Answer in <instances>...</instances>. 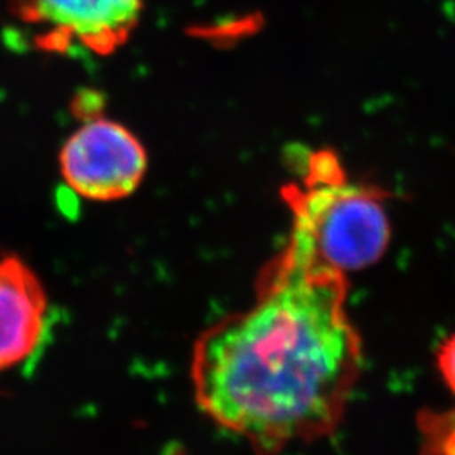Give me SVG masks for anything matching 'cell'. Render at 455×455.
Masks as SVG:
<instances>
[{
	"instance_id": "obj_1",
	"label": "cell",
	"mask_w": 455,
	"mask_h": 455,
	"mask_svg": "<svg viewBox=\"0 0 455 455\" xmlns=\"http://www.w3.org/2000/svg\"><path fill=\"white\" fill-rule=\"evenodd\" d=\"M341 272L289 244L265 265L251 307L196 341V402L259 455L332 434L361 371V339Z\"/></svg>"
},
{
	"instance_id": "obj_2",
	"label": "cell",
	"mask_w": 455,
	"mask_h": 455,
	"mask_svg": "<svg viewBox=\"0 0 455 455\" xmlns=\"http://www.w3.org/2000/svg\"><path fill=\"white\" fill-rule=\"evenodd\" d=\"M385 197L378 188L346 180L336 156L314 154L302 184L283 189L292 212L287 244L307 260L344 275L368 268L390 244Z\"/></svg>"
},
{
	"instance_id": "obj_3",
	"label": "cell",
	"mask_w": 455,
	"mask_h": 455,
	"mask_svg": "<svg viewBox=\"0 0 455 455\" xmlns=\"http://www.w3.org/2000/svg\"><path fill=\"white\" fill-rule=\"evenodd\" d=\"M60 171L76 195L92 201H118L133 195L146 178V147L122 124L83 120L60 152Z\"/></svg>"
},
{
	"instance_id": "obj_4",
	"label": "cell",
	"mask_w": 455,
	"mask_h": 455,
	"mask_svg": "<svg viewBox=\"0 0 455 455\" xmlns=\"http://www.w3.org/2000/svg\"><path fill=\"white\" fill-rule=\"evenodd\" d=\"M14 12L39 31L41 48L108 56L129 41L142 0H16Z\"/></svg>"
},
{
	"instance_id": "obj_5",
	"label": "cell",
	"mask_w": 455,
	"mask_h": 455,
	"mask_svg": "<svg viewBox=\"0 0 455 455\" xmlns=\"http://www.w3.org/2000/svg\"><path fill=\"white\" fill-rule=\"evenodd\" d=\"M48 297L33 268L0 259V373L31 356L44 332Z\"/></svg>"
},
{
	"instance_id": "obj_6",
	"label": "cell",
	"mask_w": 455,
	"mask_h": 455,
	"mask_svg": "<svg viewBox=\"0 0 455 455\" xmlns=\"http://www.w3.org/2000/svg\"><path fill=\"white\" fill-rule=\"evenodd\" d=\"M437 364L443 381L455 395V332L440 344Z\"/></svg>"
}]
</instances>
